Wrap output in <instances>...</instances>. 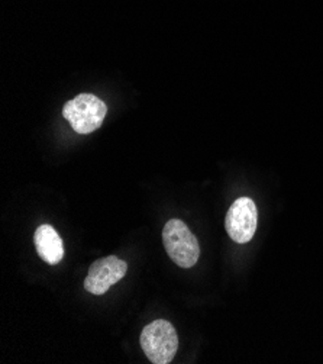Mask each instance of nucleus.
<instances>
[{
  "mask_svg": "<svg viewBox=\"0 0 323 364\" xmlns=\"http://www.w3.org/2000/svg\"><path fill=\"white\" fill-rule=\"evenodd\" d=\"M107 112L106 103L94 95L80 93L62 107V117L77 134H90L99 129Z\"/></svg>",
  "mask_w": 323,
  "mask_h": 364,
  "instance_id": "f257e3e1",
  "label": "nucleus"
},
{
  "mask_svg": "<svg viewBox=\"0 0 323 364\" xmlns=\"http://www.w3.org/2000/svg\"><path fill=\"white\" fill-rule=\"evenodd\" d=\"M163 242L171 260L183 269L193 267L200 256L197 238L182 220H170L163 230Z\"/></svg>",
  "mask_w": 323,
  "mask_h": 364,
  "instance_id": "f03ea898",
  "label": "nucleus"
},
{
  "mask_svg": "<svg viewBox=\"0 0 323 364\" xmlns=\"http://www.w3.org/2000/svg\"><path fill=\"white\" fill-rule=\"evenodd\" d=\"M139 341L143 353L154 364L171 363L178 350L177 331L165 319H157L147 325Z\"/></svg>",
  "mask_w": 323,
  "mask_h": 364,
  "instance_id": "7ed1b4c3",
  "label": "nucleus"
},
{
  "mask_svg": "<svg viewBox=\"0 0 323 364\" xmlns=\"http://www.w3.org/2000/svg\"><path fill=\"white\" fill-rule=\"evenodd\" d=\"M258 224L257 205L249 198L236 199L226 213V231L238 244H246L253 240Z\"/></svg>",
  "mask_w": 323,
  "mask_h": 364,
  "instance_id": "20e7f679",
  "label": "nucleus"
},
{
  "mask_svg": "<svg viewBox=\"0 0 323 364\" xmlns=\"http://www.w3.org/2000/svg\"><path fill=\"white\" fill-rule=\"evenodd\" d=\"M126 272L128 264L116 256L96 260L89 269V276L84 280V289L92 295L102 296L114 284L122 280Z\"/></svg>",
  "mask_w": 323,
  "mask_h": 364,
  "instance_id": "39448f33",
  "label": "nucleus"
},
{
  "mask_svg": "<svg viewBox=\"0 0 323 364\" xmlns=\"http://www.w3.org/2000/svg\"><path fill=\"white\" fill-rule=\"evenodd\" d=\"M35 247H37L38 256L43 262L55 266L64 257V244L58 232L48 224L37 228L33 235Z\"/></svg>",
  "mask_w": 323,
  "mask_h": 364,
  "instance_id": "423d86ee",
  "label": "nucleus"
}]
</instances>
